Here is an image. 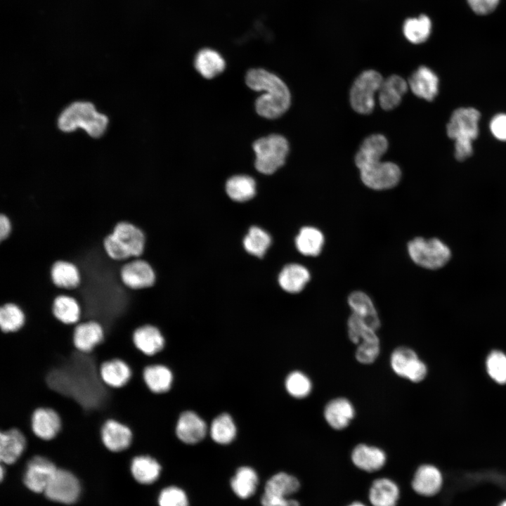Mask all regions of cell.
Here are the masks:
<instances>
[{
    "mask_svg": "<svg viewBox=\"0 0 506 506\" xmlns=\"http://www.w3.org/2000/svg\"><path fill=\"white\" fill-rule=\"evenodd\" d=\"M388 148V141L382 134L367 137L355 156L361 179L365 186L373 190H387L400 181L401 172L398 165L380 159Z\"/></svg>",
    "mask_w": 506,
    "mask_h": 506,
    "instance_id": "obj_1",
    "label": "cell"
},
{
    "mask_svg": "<svg viewBox=\"0 0 506 506\" xmlns=\"http://www.w3.org/2000/svg\"><path fill=\"white\" fill-rule=\"evenodd\" d=\"M245 82L251 89L265 92L255 100V110L259 115L267 119H276L290 108V90L275 74L262 68L250 69L246 74Z\"/></svg>",
    "mask_w": 506,
    "mask_h": 506,
    "instance_id": "obj_2",
    "label": "cell"
},
{
    "mask_svg": "<svg viewBox=\"0 0 506 506\" xmlns=\"http://www.w3.org/2000/svg\"><path fill=\"white\" fill-rule=\"evenodd\" d=\"M107 117L95 110L90 103L77 102L68 106L58 119V126L63 131L81 127L93 137H98L105 130Z\"/></svg>",
    "mask_w": 506,
    "mask_h": 506,
    "instance_id": "obj_3",
    "label": "cell"
},
{
    "mask_svg": "<svg viewBox=\"0 0 506 506\" xmlns=\"http://www.w3.org/2000/svg\"><path fill=\"white\" fill-rule=\"evenodd\" d=\"M254 167L264 174H272L285 163L289 152L287 139L279 134H271L253 143Z\"/></svg>",
    "mask_w": 506,
    "mask_h": 506,
    "instance_id": "obj_4",
    "label": "cell"
},
{
    "mask_svg": "<svg viewBox=\"0 0 506 506\" xmlns=\"http://www.w3.org/2000/svg\"><path fill=\"white\" fill-rule=\"evenodd\" d=\"M480 117V112L473 108H460L452 113L446 126V133L455 141V148H473L472 142L479 134Z\"/></svg>",
    "mask_w": 506,
    "mask_h": 506,
    "instance_id": "obj_5",
    "label": "cell"
},
{
    "mask_svg": "<svg viewBox=\"0 0 506 506\" xmlns=\"http://www.w3.org/2000/svg\"><path fill=\"white\" fill-rule=\"evenodd\" d=\"M348 335L351 341L357 344L356 358L363 364L373 363L379 354V339L377 330L351 313L347 321Z\"/></svg>",
    "mask_w": 506,
    "mask_h": 506,
    "instance_id": "obj_6",
    "label": "cell"
},
{
    "mask_svg": "<svg viewBox=\"0 0 506 506\" xmlns=\"http://www.w3.org/2000/svg\"><path fill=\"white\" fill-rule=\"evenodd\" d=\"M408 252L416 264L428 269L443 266L450 258V251L436 238H415L408 244Z\"/></svg>",
    "mask_w": 506,
    "mask_h": 506,
    "instance_id": "obj_7",
    "label": "cell"
},
{
    "mask_svg": "<svg viewBox=\"0 0 506 506\" xmlns=\"http://www.w3.org/2000/svg\"><path fill=\"white\" fill-rule=\"evenodd\" d=\"M382 75L374 70L363 71L354 81L350 91L352 108L360 114H369L375 108V95L382 83Z\"/></svg>",
    "mask_w": 506,
    "mask_h": 506,
    "instance_id": "obj_8",
    "label": "cell"
},
{
    "mask_svg": "<svg viewBox=\"0 0 506 506\" xmlns=\"http://www.w3.org/2000/svg\"><path fill=\"white\" fill-rule=\"evenodd\" d=\"M390 364L397 375L413 382H421L427 374L425 363L408 347L400 346L394 349L391 355Z\"/></svg>",
    "mask_w": 506,
    "mask_h": 506,
    "instance_id": "obj_9",
    "label": "cell"
},
{
    "mask_svg": "<svg viewBox=\"0 0 506 506\" xmlns=\"http://www.w3.org/2000/svg\"><path fill=\"white\" fill-rule=\"evenodd\" d=\"M119 275L122 283L133 290L150 287L156 280L152 266L141 257L131 258L124 261L120 268Z\"/></svg>",
    "mask_w": 506,
    "mask_h": 506,
    "instance_id": "obj_10",
    "label": "cell"
},
{
    "mask_svg": "<svg viewBox=\"0 0 506 506\" xmlns=\"http://www.w3.org/2000/svg\"><path fill=\"white\" fill-rule=\"evenodd\" d=\"M80 492V486L76 476L70 472L58 468L47 485L44 493L51 500L72 504Z\"/></svg>",
    "mask_w": 506,
    "mask_h": 506,
    "instance_id": "obj_11",
    "label": "cell"
},
{
    "mask_svg": "<svg viewBox=\"0 0 506 506\" xmlns=\"http://www.w3.org/2000/svg\"><path fill=\"white\" fill-rule=\"evenodd\" d=\"M57 469L50 458L42 455H33L26 463L24 483L33 492H44Z\"/></svg>",
    "mask_w": 506,
    "mask_h": 506,
    "instance_id": "obj_12",
    "label": "cell"
},
{
    "mask_svg": "<svg viewBox=\"0 0 506 506\" xmlns=\"http://www.w3.org/2000/svg\"><path fill=\"white\" fill-rule=\"evenodd\" d=\"M100 434L103 444L112 453L127 450L133 440L131 428L113 418H108L103 423Z\"/></svg>",
    "mask_w": 506,
    "mask_h": 506,
    "instance_id": "obj_13",
    "label": "cell"
},
{
    "mask_svg": "<svg viewBox=\"0 0 506 506\" xmlns=\"http://www.w3.org/2000/svg\"><path fill=\"white\" fill-rule=\"evenodd\" d=\"M105 337L103 326L95 320L79 322L74 326L72 342L74 348L82 353H91Z\"/></svg>",
    "mask_w": 506,
    "mask_h": 506,
    "instance_id": "obj_14",
    "label": "cell"
},
{
    "mask_svg": "<svg viewBox=\"0 0 506 506\" xmlns=\"http://www.w3.org/2000/svg\"><path fill=\"white\" fill-rule=\"evenodd\" d=\"M30 425L33 434L44 441L54 439L62 427L60 415L49 407H38L31 415Z\"/></svg>",
    "mask_w": 506,
    "mask_h": 506,
    "instance_id": "obj_15",
    "label": "cell"
},
{
    "mask_svg": "<svg viewBox=\"0 0 506 506\" xmlns=\"http://www.w3.org/2000/svg\"><path fill=\"white\" fill-rule=\"evenodd\" d=\"M27 447L25 435L18 428L0 431V460L2 464L11 465L23 455Z\"/></svg>",
    "mask_w": 506,
    "mask_h": 506,
    "instance_id": "obj_16",
    "label": "cell"
},
{
    "mask_svg": "<svg viewBox=\"0 0 506 506\" xmlns=\"http://www.w3.org/2000/svg\"><path fill=\"white\" fill-rule=\"evenodd\" d=\"M127 249L131 257H141L145 252L146 238L138 226L127 221H119L112 233Z\"/></svg>",
    "mask_w": 506,
    "mask_h": 506,
    "instance_id": "obj_17",
    "label": "cell"
},
{
    "mask_svg": "<svg viewBox=\"0 0 506 506\" xmlns=\"http://www.w3.org/2000/svg\"><path fill=\"white\" fill-rule=\"evenodd\" d=\"M132 342L135 347L147 356H154L164 346V336L157 327L144 324L136 327L132 333Z\"/></svg>",
    "mask_w": 506,
    "mask_h": 506,
    "instance_id": "obj_18",
    "label": "cell"
},
{
    "mask_svg": "<svg viewBox=\"0 0 506 506\" xmlns=\"http://www.w3.org/2000/svg\"><path fill=\"white\" fill-rule=\"evenodd\" d=\"M408 86L417 97L431 101L439 92V78L428 67H419L410 77Z\"/></svg>",
    "mask_w": 506,
    "mask_h": 506,
    "instance_id": "obj_19",
    "label": "cell"
},
{
    "mask_svg": "<svg viewBox=\"0 0 506 506\" xmlns=\"http://www.w3.org/2000/svg\"><path fill=\"white\" fill-rule=\"evenodd\" d=\"M99 375L105 385L112 389H118L129 382L132 371L126 361L114 358L105 361L100 365Z\"/></svg>",
    "mask_w": 506,
    "mask_h": 506,
    "instance_id": "obj_20",
    "label": "cell"
},
{
    "mask_svg": "<svg viewBox=\"0 0 506 506\" xmlns=\"http://www.w3.org/2000/svg\"><path fill=\"white\" fill-rule=\"evenodd\" d=\"M176 433L183 443L194 444L204 439L207 434V425L196 413L186 411L181 415L177 421Z\"/></svg>",
    "mask_w": 506,
    "mask_h": 506,
    "instance_id": "obj_21",
    "label": "cell"
},
{
    "mask_svg": "<svg viewBox=\"0 0 506 506\" xmlns=\"http://www.w3.org/2000/svg\"><path fill=\"white\" fill-rule=\"evenodd\" d=\"M408 84L401 77L393 74L383 79L378 91L381 108L390 110L397 107L408 90Z\"/></svg>",
    "mask_w": 506,
    "mask_h": 506,
    "instance_id": "obj_22",
    "label": "cell"
},
{
    "mask_svg": "<svg viewBox=\"0 0 506 506\" xmlns=\"http://www.w3.org/2000/svg\"><path fill=\"white\" fill-rule=\"evenodd\" d=\"M351 313L375 330L380 327V320L371 298L363 291H354L348 297Z\"/></svg>",
    "mask_w": 506,
    "mask_h": 506,
    "instance_id": "obj_23",
    "label": "cell"
},
{
    "mask_svg": "<svg viewBox=\"0 0 506 506\" xmlns=\"http://www.w3.org/2000/svg\"><path fill=\"white\" fill-rule=\"evenodd\" d=\"M355 415L352 403L346 398H337L331 400L324 409V417L333 429L340 430L346 428Z\"/></svg>",
    "mask_w": 506,
    "mask_h": 506,
    "instance_id": "obj_24",
    "label": "cell"
},
{
    "mask_svg": "<svg viewBox=\"0 0 506 506\" xmlns=\"http://www.w3.org/2000/svg\"><path fill=\"white\" fill-rule=\"evenodd\" d=\"M51 278L58 288L71 290L77 288L81 283V274L78 266L65 260H57L53 263L50 271Z\"/></svg>",
    "mask_w": 506,
    "mask_h": 506,
    "instance_id": "obj_25",
    "label": "cell"
},
{
    "mask_svg": "<svg viewBox=\"0 0 506 506\" xmlns=\"http://www.w3.org/2000/svg\"><path fill=\"white\" fill-rule=\"evenodd\" d=\"M352 462L358 468L372 472L380 469L386 462V454L379 448L366 444L356 446L351 453Z\"/></svg>",
    "mask_w": 506,
    "mask_h": 506,
    "instance_id": "obj_26",
    "label": "cell"
},
{
    "mask_svg": "<svg viewBox=\"0 0 506 506\" xmlns=\"http://www.w3.org/2000/svg\"><path fill=\"white\" fill-rule=\"evenodd\" d=\"M311 279L308 268L299 264L286 265L278 275L280 287L289 293H299L304 290Z\"/></svg>",
    "mask_w": 506,
    "mask_h": 506,
    "instance_id": "obj_27",
    "label": "cell"
},
{
    "mask_svg": "<svg viewBox=\"0 0 506 506\" xmlns=\"http://www.w3.org/2000/svg\"><path fill=\"white\" fill-rule=\"evenodd\" d=\"M142 377L147 388L154 394H161L168 391L173 380L171 370L160 363L145 365L143 369Z\"/></svg>",
    "mask_w": 506,
    "mask_h": 506,
    "instance_id": "obj_28",
    "label": "cell"
},
{
    "mask_svg": "<svg viewBox=\"0 0 506 506\" xmlns=\"http://www.w3.org/2000/svg\"><path fill=\"white\" fill-rule=\"evenodd\" d=\"M442 476L439 470L433 465L420 466L415 473L412 481L414 491L420 495H433L441 488Z\"/></svg>",
    "mask_w": 506,
    "mask_h": 506,
    "instance_id": "obj_29",
    "label": "cell"
},
{
    "mask_svg": "<svg viewBox=\"0 0 506 506\" xmlns=\"http://www.w3.org/2000/svg\"><path fill=\"white\" fill-rule=\"evenodd\" d=\"M52 313L60 323L74 325L81 320L82 309L74 297L60 294L53 301Z\"/></svg>",
    "mask_w": 506,
    "mask_h": 506,
    "instance_id": "obj_30",
    "label": "cell"
},
{
    "mask_svg": "<svg viewBox=\"0 0 506 506\" xmlns=\"http://www.w3.org/2000/svg\"><path fill=\"white\" fill-rule=\"evenodd\" d=\"M161 465L154 458L148 455L134 456L130 464L133 477L140 484H151L159 478Z\"/></svg>",
    "mask_w": 506,
    "mask_h": 506,
    "instance_id": "obj_31",
    "label": "cell"
},
{
    "mask_svg": "<svg viewBox=\"0 0 506 506\" xmlns=\"http://www.w3.org/2000/svg\"><path fill=\"white\" fill-rule=\"evenodd\" d=\"M194 66L203 77L212 79L224 70L226 62L219 52L206 48L197 52L195 57Z\"/></svg>",
    "mask_w": 506,
    "mask_h": 506,
    "instance_id": "obj_32",
    "label": "cell"
},
{
    "mask_svg": "<svg viewBox=\"0 0 506 506\" xmlns=\"http://www.w3.org/2000/svg\"><path fill=\"white\" fill-rule=\"evenodd\" d=\"M398 498V487L389 479H376L370 488L369 500L373 506H396Z\"/></svg>",
    "mask_w": 506,
    "mask_h": 506,
    "instance_id": "obj_33",
    "label": "cell"
},
{
    "mask_svg": "<svg viewBox=\"0 0 506 506\" xmlns=\"http://www.w3.org/2000/svg\"><path fill=\"white\" fill-rule=\"evenodd\" d=\"M297 249L303 255L316 257L321 252L324 242V235L313 226L302 227L295 238Z\"/></svg>",
    "mask_w": 506,
    "mask_h": 506,
    "instance_id": "obj_34",
    "label": "cell"
},
{
    "mask_svg": "<svg viewBox=\"0 0 506 506\" xmlns=\"http://www.w3.org/2000/svg\"><path fill=\"white\" fill-rule=\"evenodd\" d=\"M230 484L235 495L241 499H247L255 493L259 484V477L253 468L242 466L237 469Z\"/></svg>",
    "mask_w": 506,
    "mask_h": 506,
    "instance_id": "obj_35",
    "label": "cell"
},
{
    "mask_svg": "<svg viewBox=\"0 0 506 506\" xmlns=\"http://www.w3.org/2000/svg\"><path fill=\"white\" fill-rule=\"evenodd\" d=\"M299 481L295 476L285 472H278L266 481L264 493L290 498L299 491Z\"/></svg>",
    "mask_w": 506,
    "mask_h": 506,
    "instance_id": "obj_36",
    "label": "cell"
},
{
    "mask_svg": "<svg viewBox=\"0 0 506 506\" xmlns=\"http://www.w3.org/2000/svg\"><path fill=\"white\" fill-rule=\"evenodd\" d=\"M226 191L230 198L236 202H245L256 193V183L247 175H235L226 183Z\"/></svg>",
    "mask_w": 506,
    "mask_h": 506,
    "instance_id": "obj_37",
    "label": "cell"
},
{
    "mask_svg": "<svg viewBox=\"0 0 506 506\" xmlns=\"http://www.w3.org/2000/svg\"><path fill=\"white\" fill-rule=\"evenodd\" d=\"M403 34L412 44H419L429 38L432 31V22L426 15L407 18L403 25Z\"/></svg>",
    "mask_w": 506,
    "mask_h": 506,
    "instance_id": "obj_38",
    "label": "cell"
},
{
    "mask_svg": "<svg viewBox=\"0 0 506 506\" xmlns=\"http://www.w3.org/2000/svg\"><path fill=\"white\" fill-rule=\"evenodd\" d=\"M25 313L22 308L13 302L0 306V330L4 333L15 332L25 323Z\"/></svg>",
    "mask_w": 506,
    "mask_h": 506,
    "instance_id": "obj_39",
    "label": "cell"
},
{
    "mask_svg": "<svg viewBox=\"0 0 506 506\" xmlns=\"http://www.w3.org/2000/svg\"><path fill=\"white\" fill-rule=\"evenodd\" d=\"M210 435L217 443H230L236 435V427L232 417L226 413L217 416L211 424Z\"/></svg>",
    "mask_w": 506,
    "mask_h": 506,
    "instance_id": "obj_40",
    "label": "cell"
},
{
    "mask_svg": "<svg viewBox=\"0 0 506 506\" xmlns=\"http://www.w3.org/2000/svg\"><path fill=\"white\" fill-rule=\"evenodd\" d=\"M271 243L270 235L262 228L252 226L243 240L245 250L256 257H261Z\"/></svg>",
    "mask_w": 506,
    "mask_h": 506,
    "instance_id": "obj_41",
    "label": "cell"
},
{
    "mask_svg": "<svg viewBox=\"0 0 506 506\" xmlns=\"http://www.w3.org/2000/svg\"><path fill=\"white\" fill-rule=\"evenodd\" d=\"M285 388L287 392L296 398L306 397L311 391L310 379L300 371L292 372L286 378Z\"/></svg>",
    "mask_w": 506,
    "mask_h": 506,
    "instance_id": "obj_42",
    "label": "cell"
},
{
    "mask_svg": "<svg viewBox=\"0 0 506 506\" xmlns=\"http://www.w3.org/2000/svg\"><path fill=\"white\" fill-rule=\"evenodd\" d=\"M488 375L495 382L502 384L506 383V354L500 351H491L486 362Z\"/></svg>",
    "mask_w": 506,
    "mask_h": 506,
    "instance_id": "obj_43",
    "label": "cell"
},
{
    "mask_svg": "<svg viewBox=\"0 0 506 506\" xmlns=\"http://www.w3.org/2000/svg\"><path fill=\"white\" fill-rule=\"evenodd\" d=\"M159 506H188L186 492L176 486H170L162 490L158 498Z\"/></svg>",
    "mask_w": 506,
    "mask_h": 506,
    "instance_id": "obj_44",
    "label": "cell"
},
{
    "mask_svg": "<svg viewBox=\"0 0 506 506\" xmlns=\"http://www.w3.org/2000/svg\"><path fill=\"white\" fill-rule=\"evenodd\" d=\"M103 246L107 255L114 261H126L133 258L112 233L104 238Z\"/></svg>",
    "mask_w": 506,
    "mask_h": 506,
    "instance_id": "obj_45",
    "label": "cell"
},
{
    "mask_svg": "<svg viewBox=\"0 0 506 506\" xmlns=\"http://www.w3.org/2000/svg\"><path fill=\"white\" fill-rule=\"evenodd\" d=\"M490 129L498 140L506 141V114H498L491 121Z\"/></svg>",
    "mask_w": 506,
    "mask_h": 506,
    "instance_id": "obj_46",
    "label": "cell"
},
{
    "mask_svg": "<svg viewBox=\"0 0 506 506\" xmlns=\"http://www.w3.org/2000/svg\"><path fill=\"white\" fill-rule=\"evenodd\" d=\"M261 506H300L294 499L271 495L264 493L261 498Z\"/></svg>",
    "mask_w": 506,
    "mask_h": 506,
    "instance_id": "obj_47",
    "label": "cell"
},
{
    "mask_svg": "<svg viewBox=\"0 0 506 506\" xmlns=\"http://www.w3.org/2000/svg\"><path fill=\"white\" fill-rule=\"evenodd\" d=\"M472 9L477 14L484 15L492 12L499 0H467Z\"/></svg>",
    "mask_w": 506,
    "mask_h": 506,
    "instance_id": "obj_48",
    "label": "cell"
},
{
    "mask_svg": "<svg viewBox=\"0 0 506 506\" xmlns=\"http://www.w3.org/2000/svg\"><path fill=\"white\" fill-rule=\"evenodd\" d=\"M13 231L11 219L5 214H0V242L8 239Z\"/></svg>",
    "mask_w": 506,
    "mask_h": 506,
    "instance_id": "obj_49",
    "label": "cell"
},
{
    "mask_svg": "<svg viewBox=\"0 0 506 506\" xmlns=\"http://www.w3.org/2000/svg\"><path fill=\"white\" fill-rule=\"evenodd\" d=\"M348 506H365L363 503L359 502H355Z\"/></svg>",
    "mask_w": 506,
    "mask_h": 506,
    "instance_id": "obj_50",
    "label": "cell"
},
{
    "mask_svg": "<svg viewBox=\"0 0 506 506\" xmlns=\"http://www.w3.org/2000/svg\"><path fill=\"white\" fill-rule=\"evenodd\" d=\"M500 506H506V501H505L504 502H502Z\"/></svg>",
    "mask_w": 506,
    "mask_h": 506,
    "instance_id": "obj_51",
    "label": "cell"
}]
</instances>
